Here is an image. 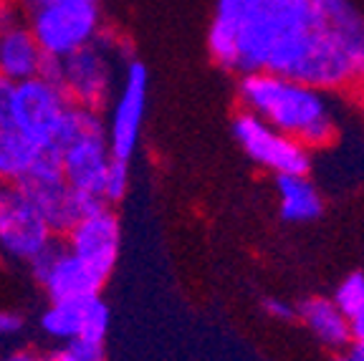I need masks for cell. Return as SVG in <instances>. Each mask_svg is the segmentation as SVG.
Returning a JSON list of instances; mask_svg holds the SVG:
<instances>
[{
	"label": "cell",
	"instance_id": "obj_25",
	"mask_svg": "<svg viewBox=\"0 0 364 361\" xmlns=\"http://www.w3.org/2000/svg\"><path fill=\"white\" fill-rule=\"evenodd\" d=\"M13 91H16V84H11V81H6L0 76V124H11Z\"/></svg>",
	"mask_w": 364,
	"mask_h": 361
},
{
	"label": "cell",
	"instance_id": "obj_7",
	"mask_svg": "<svg viewBox=\"0 0 364 361\" xmlns=\"http://www.w3.org/2000/svg\"><path fill=\"white\" fill-rule=\"evenodd\" d=\"M68 112L71 99L53 81L36 76L16 84L11 124L38 147H58Z\"/></svg>",
	"mask_w": 364,
	"mask_h": 361
},
{
	"label": "cell",
	"instance_id": "obj_11",
	"mask_svg": "<svg viewBox=\"0 0 364 361\" xmlns=\"http://www.w3.org/2000/svg\"><path fill=\"white\" fill-rule=\"evenodd\" d=\"M66 248L104 278L112 276L122 250V225L112 205L91 210L66 232Z\"/></svg>",
	"mask_w": 364,
	"mask_h": 361
},
{
	"label": "cell",
	"instance_id": "obj_6",
	"mask_svg": "<svg viewBox=\"0 0 364 361\" xmlns=\"http://www.w3.org/2000/svg\"><path fill=\"white\" fill-rule=\"evenodd\" d=\"M56 243V232L21 185H8L0 195V255L31 266Z\"/></svg>",
	"mask_w": 364,
	"mask_h": 361
},
{
	"label": "cell",
	"instance_id": "obj_4",
	"mask_svg": "<svg viewBox=\"0 0 364 361\" xmlns=\"http://www.w3.org/2000/svg\"><path fill=\"white\" fill-rule=\"evenodd\" d=\"M21 11L48 58H68L104 31L102 6L91 0H38Z\"/></svg>",
	"mask_w": 364,
	"mask_h": 361
},
{
	"label": "cell",
	"instance_id": "obj_28",
	"mask_svg": "<svg viewBox=\"0 0 364 361\" xmlns=\"http://www.w3.org/2000/svg\"><path fill=\"white\" fill-rule=\"evenodd\" d=\"M349 321H352V346H362L364 349V311L354 318H349Z\"/></svg>",
	"mask_w": 364,
	"mask_h": 361
},
{
	"label": "cell",
	"instance_id": "obj_22",
	"mask_svg": "<svg viewBox=\"0 0 364 361\" xmlns=\"http://www.w3.org/2000/svg\"><path fill=\"white\" fill-rule=\"evenodd\" d=\"M61 354L68 356L71 361H107V344H104V341H97V339L79 336V339L63 344Z\"/></svg>",
	"mask_w": 364,
	"mask_h": 361
},
{
	"label": "cell",
	"instance_id": "obj_21",
	"mask_svg": "<svg viewBox=\"0 0 364 361\" xmlns=\"http://www.w3.org/2000/svg\"><path fill=\"white\" fill-rule=\"evenodd\" d=\"M129 190V162L114 157L112 167L107 172V180H104L102 200L104 205H117Z\"/></svg>",
	"mask_w": 364,
	"mask_h": 361
},
{
	"label": "cell",
	"instance_id": "obj_20",
	"mask_svg": "<svg viewBox=\"0 0 364 361\" xmlns=\"http://www.w3.org/2000/svg\"><path fill=\"white\" fill-rule=\"evenodd\" d=\"M331 298L336 301V306H339L349 318L362 313L364 311V271L349 273V276L336 286Z\"/></svg>",
	"mask_w": 364,
	"mask_h": 361
},
{
	"label": "cell",
	"instance_id": "obj_12",
	"mask_svg": "<svg viewBox=\"0 0 364 361\" xmlns=\"http://www.w3.org/2000/svg\"><path fill=\"white\" fill-rule=\"evenodd\" d=\"M112 313L102 296L74 301H48L38 316V328L46 339L68 344V341L86 336V339L107 341Z\"/></svg>",
	"mask_w": 364,
	"mask_h": 361
},
{
	"label": "cell",
	"instance_id": "obj_2",
	"mask_svg": "<svg viewBox=\"0 0 364 361\" xmlns=\"http://www.w3.org/2000/svg\"><path fill=\"white\" fill-rule=\"evenodd\" d=\"M58 149H61L63 180L74 190L102 200L104 180L114 162L102 112L71 104Z\"/></svg>",
	"mask_w": 364,
	"mask_h": 361
},
{
	"label": "cell",
	"instance_id": "obj_26",
	"mask_svg": "<svg viewBox=\"0 0 364 361\" xmlns=\"http://www.w3.org/2000/svg\"><path fill=\"white\" fill-rule=\"evenodd\" d=\"M23 11L18 6V0H0V28H6L11 23L21 21Z\"/></svg>",
	"mask_w": 364,
	"mask_h": 361
},
{
	"label": "cell",
	"instance_id": "obj_32",
	"mask_svg": "<svg viewBox=\"0 0 364 361\" xmlns=\"http://www.w3.org/2000/svg\"><path fill=\"white\" fill-rule=\"evenodd\" d=\"M6 187H8V185H6V182L0 180V195H3V192H6Z\"/></svg>",
	"mask_w": 364,
	"mask_h": 361
},
{
	"label": "cell",
	"instance_id": "obj_10",
	"mask_svg": "<svg viewBox=\"0 0 364 361\" xmlns=\"http://www.w3.org/2000/svg\"><path fill=\"white\" fill-rule=\"evenodd\" d=\"M36 283L48 301H74L102 296L107 278L86 266L79 255L66 248V243H53L41 258L31 263Z\"/></svg>",
	"mask_w": 364,
	"mask_h": 361
},
{
	"label": "cell",
	"instance_id": "obj_1",
	"mask_svg": "<svg viewBox=\"0 0 364 361\" xmlns=\"http://www.w3.org/2000/svg\"><path fill=\"white\" fill-rule=\"evenodd\" d=\"M243 112H250L314 149L331 147L339 136V119L329 94L273 71L243 74L235 86Z\"/></svg>",
	"mask_w": 364,
	"mask_h": 361
},
{
	"label": "cell",
	"instance_id": "obj_17",
	"mask_svg": "<svg viewBox=\"0 0 364 361\" xmlns=\"http://www.w3.org/2000/svg\"><path fill=\"white\" fill-rule=\"evenodd\" d=\"M314 11L347 51L364 81V13L354 6V0H314Z\"/></svg>",
	"mask_w": 364,
	"mask_h": 361
},
{
	"label": "cell",
	"instance_id": "obj_14",
	"mask_svg": "<svg viewBox=\"0 0 364 361\" xmlns=\"http://www.w3.org/2000/svg\"><path fill=\"white\" fill-rule=\"evenodd\" d=\"M46 53L28 28L26 18L0 28V76L11 84L36 79L43 74Z\"/></svg>",
	"mask_w": 364,
	"mask_h": 361
},
{
	"label": "cell",
	"instance_id": "obj_30",
	"mask_svg": "<svg viewBox=\"0 0 364 361\" xmlns=\"http://www.w3.org/2000/svg\"><path fill=\"white\" fill-rule=\"evenodd\" d=\"M354 94H357L359 104H362V109H364V81H362V84L357 86V89H354Z\"/></svg>",
	"mask_w": 364,
	"mask_h": 361
},
{
	"label": "cell",
	"instance_id": "obj_13",
	"mask_svg": "<svg viewBox=\"0 0 364 361\" xmlns=\"http://www.w3.org/2000/svg\"><path fill=\"white\" fill-rule=\"evenodd\" d=\"M21 187L28 192V198L36 203L46 222L51 225L56 235H66L81 217L91 210L102 208V200L84 195L74 190L66 180H51V182H21Z\"/></svg>",
	"mask_w": 364,
	"mask_h": 361
},
{
	"label": "cell",
	"instance_id": "obj_31",
	"mask_svg": "<svg viewBox=\"0 0 364 361\" xmlns=\"http://www.w3.org/2000/svg\"><path fill=\"white\" fill-rule=\"evenodd\" d=\"M56 359H58V361H71V359H68V356H63L61 351H58V354H56Z\"/></svg>",
	"mask_w": 364,
	"mask_h": 361
},
{
	"label": "cell",
	"instance_id": "obj_3",
	"mask_svg": "<svg viewBox=\"0 0 364 361\" xmlns=\"http://www.w3.org/2000/svg\"><path fill=\"white\" fill-rule=\"evenodd\" d=\"M314 21V0H263L238 33L233 74L266 71L271 53Z\"/></svg>",
	"mask_w": 364,
	"mask_h": 361
},
{
	"label": "cell",
	"instance_id": "obj_15",
	"mask_svg": "<svg viewBox=\"0 0 364 361\" xmlns=\"http://www.w3.org/2000/svg\"><path fill=\"white\" fill-rule=\"evenodd\" d=\"M261 3L263 0H215V13L208 28V51L225 71H233L238 33Z\"/></svg>",
	"mask_w": 364,
	"mask_h": 361
},
{
	"label": "cell",
	"instance_id": "obj_29",
	"mask_svg": "<svg viewBox=\"0 0 364 361\" xmlns=\"http://www.w3.org/2000/svg\"><path fill=\"white\" fill-rule=\"evenodd\" d=\"M336 361H364V349L362 346H349L347 351L336 354Z\"/></svg>",
	"mask_w": 364,
	"mask_h": 361
},
{
	"label": "cell",
	"instance_id": "obj_8",
	"mask_svg": "<svg viewBox=\"0 0 364 361\" xmlns=\"http://www.w3.org/2000/svg\"><path fill=\"white\" fill-rule=\"evenodd\" d=\"M233 136L245 157L261 170L279 175H309L311 170V149L301 141L284 134L261 117L240 109L233 117Z\"/></svg>",
	"mask_w": 364,
	"mask_h": 361
},
{
	"label": "cell",
	"instance_id": "obj_23",
	"mask_svg": "<svg viewBox=\"0 0 364 361\" xmlns=\"http://www.w3.org/2000/svg\"><path fill=\"white\" fill-rule=\"evenodd\" d=\"M26 331V316L11 308H0V341L16 339Z\"/></svg>",
	"mask_w": 364,
	"mask_h": 361
},
{
	"label": "cell",
	"instance_id": "obj_9",
	"mask_svg": "<svg viewBox=\"0 0 364 361\" xmlns=\"http://www.w3.org/2000/svg\"><path fill=\"white\" fill-rule=\"evenodd\" d=\"M147 99H149V74L142 61L124 63L122 71V86L112 102V112L107 119V136L109 147L117 159L129 162L139 147L144 117H147Z\"/></svg>",
	"mask_w": 364,
	"mask_h": 361
},
{
	"label": "cell",
	"instance_id": "obj_19",
	"mask_svg": "<svg viewBox=\"0 0 364 361\" xmlns=\"http://www.w3.org/2000/svg\"><path fill=\"white\" fill-rule=\"evenodd\" d=\"M38 144L16 129L13 124H0V180L6 185H21L31 175Z\"/></svg>",
	"mask_w": 364,
	"mask_h": 361
},
{
	"label": "cell",
	"instance_id": "obj_18",
	"mask_svg": "<svg viewBox=\"0 0 364 361\" xmlns=\"http://www.w3.org/2000/svg\"><path fill=\"white\" fill-rule=\"evenodd\" d=\"M276 198L281 220L289 225H309L324 215V198L309 175H279Z\"/></svg>",
	"mask_w": 364,
	"mask_h": 361
},
{
	"label": "cell",
	"instance_id": "obj_24",
	"mask_svg": "<svg viewBox=\"0 0 364 361\" xmlns=\"http://www.w3.org/2000/svg\"><path fill=\"white\" fill-rule=\"evenodd\" d=\"M263 311H266L273 321L286 323V321H296V318H299L296 303H289V301H284V298H266L263 301Z\"/></svg>",
	"mask_w": 364,
	"mask_h": 361
},
{
	"label": "cell",
	"instance_id": "obj_16",
	"mask_svg": "<svg viewBox=\"0 0 364 361\" xmlns=\"http://www.w3.org/2000/svg\"><path fill=\"white\" fill-rule=\"evenodd\" d=\"M296 308H299V321L306 326V331L324 349L341 354L352 346V321L336 306L334 298L311 296V298H304L301 303H296Z\"/></svg>",
	"mask_w": 364,
	"mask_h": 361
},
{
	"label": "cell",
	"instance_id": "obj_27",
	"mask_svg": "<svg viewBox=\"0 0 364 361\" xmlns=\"http://www.w3.org/2000/svg\"><path fill=\"white\" fill-rule=\"evenodd\" d=\"M0 361H58V359H56V354H46V351L21 349V351H13V354L3 356Z\"/></svg>",
	"mask_w": 364,
	"mask_h": 361
},
{
	"label": "cell",
	"instance_id": "obj_5",
	"mask_svg": "<svg viewBox=\"0 0 364 361\" xmlns=\"http://www.w3.org/2000/svg\"><path fill=\"white\" fill-rule=\"evenodd\" d=\"M114 56H124V48L112 31L104 28L91 45L61 58L58 86L66 91L71 104L102 112L114 102Z\"/></svg>",
	"mask_w": 364,
	"mask_h": 361
}]
</instances>
